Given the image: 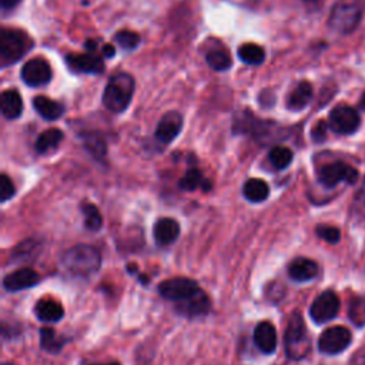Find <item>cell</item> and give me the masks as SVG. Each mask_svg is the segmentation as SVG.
Masks as SVG:
<instances>
[{"mask_svg": "<svg viewBox=\"0 0 365 365\" xmlns=\"http://www.w3.org/2000/svg\"><path fill=\"white\" fill-rule=\"evenodd\" d=\"M63 267L71 275L90 277L100 269L101 257L96 247L88 244H77L67 250L61 258Z\"/></svg>", "mask_w": 365, "mask_h": 365, "instance_id": "cell-1", "label": "cell"}, {"mask_svg": "<svg viewBox=\"0 0 365 365\" xmlns=\"http://www.w3.org/2000/svg\"><path fill=\"white\" fill-rule=\"evenodd\" d=\"M135 81L131 74L120 71L110 77L104 93H103V104L111 113H123L134 94Z\"/></svg>", "mask_w": 365, "mask_h": 365, "instance_id": "cell-2", "label": "cell"}, {"mask_svg": "<svg viewBox=\"0 0 365 365\" xmlns=\"http://www.w3.org/2000/svg\"><path fill=\"white\" fill-rule=\"evenodd\" d=\"M31 48L29 36L17 29H1L0 31V66L4 68L17 63Z\"/></svg>", "mask_w": 365, "mask_h": 365, "instance_id": "cell-3", "label": "cell"}, {"mask_svg": "<svg viewBox=\"0 0 365 365\" xmlns=\"http://www.w3.org/2000/svg\"><path fill=\"white\" fill-rule=\"evenodd\" d=\"M284 345L287 356L291 359H301L309 351V338L304 319L299 312H294L289 319L284 334Z\"/></svg>", "mask_w": 365, "mask_h": 365, "instance_id": "cell-4", "label": "cell"}, {"mask_svg": "<svg viewBox=\"0 0 365 365\" xmlns=\"http://www.w3.org/2000/svg\"><path fill=\"white\" fill-rule=\"evenodd\" d=\"M361 16L362 13L356 3L342 0L332 7L328 17V26L335 33L349 34L358 27Z\"/></svg>", "mask_w": 365, "mask_h": 365, "instance_id": "cell-5", "label": "cell"}, {"mask_svg": "<svg viewBox=\"0 0 365 365\" xmlns=\"http://www.w3.org/2000/svg\"><path fill=\"white\" fill-rule=\"evenodd\" d=\"M318 181L327 188H332L342 181L354 184L358 181V171L342 161H335L324 165L318 171Z\"/></svg>", "mask_w": 365, "mask_h": 365, "instance_id": "cell-6", "label": "cell"}, {"mask_svg": "<svg viewBox=\"0 0 365 365\" xmlns=\"http://www.w3.org/2000/svg\"><path fill=\"white\" fill-rule=\"evenodd\" d=\"M359 123H361V118H359V114L356 113V110L346 104H339V106L334 107L331 110L329 118H328L329 128L334 133L342 134V135L355 133L359 127Z\"/></svg>", "mask_w": 365, "mask_h": 365, "instance_id": "cell-7", "label": "cell"}, {"mask_svg": "<svg viewBox=\"0 0 365 365\" xmlns=\"http://www.w3.org/2000/svg\"><path fill=\"white\" fill-rule=\"evenodd\" d=\"M339 311V298L334 291H324L309 307V317L315 324H325L336 317Z\"/></svg>", "mask_w": 365, "mask_h": 365, "instance_id": "cell-8", "label": "cell"}, {"mask_svg": "<svg viewBox=\"0 0 365 365\" xmlns=\"http://www.w3.org/2000/svg\"><path fill=\"white\" fill-rule=\"evenodd\" d=\"M200 289L198 284L191 279V278H185V277H175V278H168L165 281H163L158 285V292L163 298L170 299V301H182L188 297H191L192 294H195Z\"/></svg>", "mask_w": 365, "mask_h": 365, "instance_id": "cell-9", "label": "cell"}, {"mask_svg": "<svg viewBox=\"0 0 365 365\" xmlns=\"http://www.w3.org/2000/svg\"><path fill=\"white\" fill-rule=\"evenodd\" d=\"M351 344V332L348 328L336 325L327 328L318 339V349L327 355L342 352Z\"/></svg>", "mask_w": 365, "mask_h": 365, "instance_id": "cell-10", "label": "cell"}, {"mask_svg": "<svg viewBox=\"0 0 365 365\" xmlns=\"http://www.w3.org/2000/svg\"><path fill=\"white\" fill-rule=\"evenodd\" d=\"M20 76L27 86L41 87L50 83L53 73L50 64L44 58L36 57L23 64Z\"/></svg>", "mask_w": 365, "mask_h": 365, "instance_id": "cell-11", "label": "cell"}, {"mask_svg": "<svg viewBox=\"0 0 365 365\" xmlns=\"http://www.w3.org/2000/svg\"><path fill=\"white\" fill-rule=\"evenodd\" d=\"M66 63L70 67V70L84 74H101L104 71V63L101 57L86 53V54H76L70 53L66 56Z\"/></svg>", "mask_w": 365, "mask_h": 365, "instance_id": "cell-12", "label": "cell"}, {"mask_svg": "<svg viewBox=\"0 0 365 365\" xmlns=\"http://www.w3.org/2000/svg\"><path fill=\"white\" fill-rule=\"evenodd\" d=\"M182 128V115L178 111H168L165 113L155 128V138L163 143H171Z\"/></svg>", "mask_w": 365, "mask_h": 365, "instance_id": "cell-13", "label": "cell"}, {"mask_svg": "<svg viewBox=\"0 0 365 365\" xmlns=\"http://www.w3.org/2000/svg\"><path fill=\"white\" fill-rule=\"evenodd\" d=\"M40 275L31 268H20L7 274L3 279V287L10 292H17L21 289L31 288L37 285Z\"/></svg>", "mask_w": 365, "mask_h": 365, "instance_id": "cell-14", "label": "cell"}, {"mask_svg": "<svg viewBox=\"0 0 365 365\" xmlns=\"http://www.w3.org/2000/svg\"><path fill=\"white\" fill-rule=\"evenodd\" d=\"M211 308V301L208 295L202 291L198 289L195 294L191 297L178 301L175 305V309L185 317H197V315H205Z\"/></svg>", "mask_w": 365, "mask_h": 365, "instance_id": "cell-15", "label": "cell"}, {"mask_svg": "<svg viewBox=\"0 0 365 365\" xmlns=\"http://www.w3.org/2000/svg\"><path fill=\"white\" fill-rule=\"evenodd\" d=\"M254 344L262 354H272L277 348V331L268 321L259 322L254 329Z\"/></svg>", "mask_w": 365, "mask_h": 365, "instance_id": "cell-16", "label": "cell"}, {"mask_svg": "<svg viewBox=\"0 0 365 365\" xmlns=\"http://www.w3.org/2000/svg\"><path fill=\"white\" fill-rule=\"evenodd\" d=\"M180 235V224L174 218H160L154 224V240L158 245H168Z\"/></svg>", "mask_w": 365, "mask_h": 365, "instance_id": "cell-17", "label": "cell"}, {"mask_svg": "<svg viewBox=\"0 0 365 365\" xmlns=\"http://www.w3.org/2000/svg\"><path fill=\"white\" fill-rule=\"evenodd\" d=\"M288 275L297 282H305L318 275V265L309 258H295L288 265Z\"/></svg>", "mask_w": 365, "mask_h": 365, "instance_id": "cell-18", "label": "cell"}, {"mask_svg": "<svg viewBox=\"0 0 365 365\" xmlns=\"http://www.w3.org/2000/svg\"><path fill=\"white\" fill-rule=\"evenodd\" d=\"M312 98V86L308 81H299L287 97V107L291 111L305 108Z\"/></svg>", "mask_w": 365, "mask_h": 365, "instance_id": "cell-19", "label": "cell"}, {"mask_svg": "<svg viewBox=\"0 0 365 365\" xmlns=\"http://www.w3.org/2000/svg\"><path fill=\"white\" fill-rule=\"evenodd\" d=\"M0 108H1V114L6 118L9 120L19 118L23 111V101L19 91L14 88L4 90L0 97Z\"/></svg>", "mask_w": 365, "mask_h": 365, "instance_id": "cell-20", "label": "cell"}, {"mask_svg": "<svg viewBox=\"0 0 365 365\" xmlns=\"http://www.w3.org/2000/svg\"><path fill=\"white\" fill-rule=\"evenodd\" d=\"M33 108L47 121L60 118L64 114V106L44 96H37L33 98Z\"/></svg>", "mask_w": 365, "mask_h": 365, "instance_id": "cell-21", "label": "cell"}, {"mask_svg": "<svg viewBox=\"0 0 365 365\" xmlns=\"http://www.w3.org/2000/svg\"><path fill=\"white\" fill-rule=\"evenodd\" d=\"M34 312L37 318L43 322H57L63 318L64 308L60 302L47 298V299H40L36 304Z\"/></svg>", "mask_w": 365, "mask_h": 365, "instance_id": "cell-22", "label": "cell"}, {"mask_svg": "<svg viewBox=\"0 0 365 365\" xmlns=\"http://www.w3.org/2000/svg\"><path fill=\"white\" fill-rule=\"evenodd\" d=\"M244 197L251 202H261L268 198L269 187L264 180L259 178H250L244 182L242 187Z\"/></svg>", "mask_w": 365, "mask_h": 365, "instance_id": "cell-23", "label": "cell"}, {"mask_svg": "<svg viewBox=\"0 0 365 365\" xmlns=\"http://www.w3.org/2000/svg\"><path fill=\"white\" fill-rule=\"evenodd\" d=\"M63 131L58 130V128H48L46 131H43L37 140H36V144H34V148L38 154H44V153H48L50 150L56 148L61 140H63Z\"/></svg>", "mask_w": 365, "mask_h": 365, "instance_id": "cell-24", "label": "cell"}, {"mask_svg": "<svg viewBox=\"0 0 365 365\" xmlns=\"http://www.w3.org/2000/svg\"><path fill=\"white\" fill-rule=\"evenodd\" d=\"M238 57L242 63L250 66H259L265 60V51L261 46L254 43H245L238 48Z\"/></svg>", "mask_w": 365, "mask_h": 365, "instance_id": "cell-25", "label": "cell"}, {"mask_svg": "<svg viewBox=\"0 0 365 365\" xmlns=\"http://www.w3.org/2000/svg\"><path fill=\"white\" fill-rule=\"evenodd\" d=\"M63 344H64V339L57 336V334L53 328L43 327L40 329V345L44 351L51 352V354H57V352L61 351Z\"/></svg>", "mask_w": 365, "mask_h": 365, "instance_id": "cell-26", "label": "cell"}, {"mask_svg": "<svg viewBox=\"0 0 365 365\" xmlns=\"http://www.w3.org/2000/svg\"><path fill=\"white\" fill-rule=\"evenodd\" d=\"M292 158H294L292 151L287 147H282V145H277V147L271 148L269 153H268V160H269L271 165L275 170L287 168L291 164Z\"/></svg>", "mask_w": 365, "mask_h": 365, "instance_id": "cell-27", "label": "cell"}, {"mask_svg": "<svg viewBox=\"0 0 365 365\" xmlns=\"http://www.w3.org/2000/svg\"><path fill=\"white\" fill-rule=\"evenodd\" d=\"M200 185L204 187V190H207L205 185L210 187V184H207V180L204 178L202 173H201L200 170H197V168H190V170L184 174V177L178 181V187H180L181 190H184V191H194V190H197Z\"/></svg>", "mask_w": 365, "mask_h": 365, "instance_id": "cell-28", "label": "cell"}, {"mask_svg": "<svg viewBox=\"0 0 365 365\" xmlns=\"http://www.w3.org/2000/svg\"><path fill=\"white\" fill-rule=\"evenodd\" d=\"M348 317L355 327L365 325V297H354L348 307Z\"/></svg>", "mask_w": 365, "mask_h": 365, "instance_id": "cell-29", "label": "cell"}, {"mask_svg": "<svg viewBox=\"0 0 365 365\" xmlns=\"http://www.w3.org/2000/svg\"><path fill=\"white\" fill-rule=\"evenodd\" d=\"M205 60H207L208 66L212 70H217V71L228 70L232 66V60H231L230 54L225 53L224 50H211V51H208L207 56H205Z\"/></svg>", "mask_w": 365, "mask_h": 365, "instance_id": "cell-30", "label": "cell"}, {"mask_svg": "<svg viewBox=\"0 0 365 365\" xmlns=\"http://www.w3.org/2000/svg\"><path fill=\"white\" fill-rule=\"evenodd\" d=\"M83 141H84V147L97 158H101L106 155L107 153V147H106V141L101 135L96 134V133H87L83 134Z\"/></svg>", "mask_w": 365, "mask_h": 365, "instance_id": "cell-31", "label": "cell"}, {"mask_svg": "<svg viewBox=\"0 0 365 365\" xmlns=\"http://www.w3.org/2000/svg\"><path fill=\"white\" fill-rule=\"evenodd\" d=\"M81 211L84 215L86 227L91 231H98L103 225V218H101V214L97 210V207L94 204L84 202V204H81Z\"/></svg>", "mask_w": 365, "mask_h": 365, "instance_id": "cell-32", "label": "cell"}, {"mask_svg": "<svg viewBox=\"0 0 365 365\" xmlns=\"http://www.w3.org/2000/svg\"><path fill=\"white\" fill-rule=\"evenodd\" d=\"M114 41L124 50H134L140 44V34L131 30H120L114 34Z\"/></svg>", "mask_w": 365, "mask_h": 365, "instance_id": "cell-33", "label": "cell"}, {"mask_svg": "<svg viewBox=\"0 0 365 365\" xmlns=\"http://www.w3.org/2000/svg\"><path fill=\"white\" fill-rule=\"evenodd\" d=\"M317 235L329 244H336L341 240V232L336 227L319 225L317 227Z\"/></svg>", "mask_w": 365, "mask_h": 365, "instance_id": "cell-34", "label": "cell"}, {"mask_svg": "<svg viewBox=\"0 0 365 365\" xmlns=\"http://www.w3.org/2000/svg\"><path fill=\"white\" fill-rule=\"evenodd\" d=\"M14 192H16V190H14L13 181L6 174H1L0 175V200L4 202L9 198H11L14 195Z\"/></svg>", "mask_w": 365, "mask_h": 365, "instance_id": "cell-35", "label": "cell"}, {"mask_svg": "<svg viewBox=\"0 0 365 365\" xmlns=\"http://www.w3.org/2000/svg\"><path fill=\"white\" fill-rule=\"evenodd\" d=\"M327 123L325 121H318L315 124V127L312 128V138L317 141V143H321L325 140V135H327Z\"/></svg>", "mask_w": 365, "mask_h": 365, "instance_id": "cell-36", "label": "cell"}, {"mask_svg": "<svg viewBox=\"0 0 365 365\" xmlns=\"http://www.w3.org/2000/svg\"><path fill=\"white\" fill-rule=\"evenodd\" d=\"M21 0H0V6H1V10L6 11V10H10V9H14Z\"/></svg>", "mask_w": 365, "mask_h": 365, "instance_id": "cell-37", "label": "cell"}, {"mask_svg": "<svg viewBox=\"0 0 365 365\" xmlns=\"http://www.w3.org/2000/svg\"><path fill=\"white\" fill-rule=\"evenodd\" d=\"M114 54H115L114 46H111V44H104V47H103V56L107 57V58H110V57H113Z\"/></svg>", "mask_w": 365, "mask_h": 365, "instance_id": "cell-38", "label": "cell"}, {"mask_svg": "<svg viewBox=\"0 0 365 365\" xmlns=\"http://www.w3.org/2000/svg\"><path fill=\"white\" fill-rule=\"evenodd\" d=\"M351 365H365V354H359V355H355Z\"/></svg>", "mask_w": 365, "mask_h": 365, "instance_id": "cell-39", "label": "cell"}, {"mask_svg": "<svg viewBox=\"0 0 365 365\" xmlns=\"http://www.w3.org/2000/svg\"><path fill=\"white\" fill-rule=\"evenodd\" d=\"M84 47H86L87 50H90V51H94V50L97 48V41H96V40H87V41L84 43Z\"/></svg>", "mask_w": 365, "mask_h": 365, "instance_id": "cell-40", "label": "cell"}, {"mask_svg": "<svg viewBox=\"0 0 365 365\" xmlns=\"http://www.w3.org/2000/svg\"><path fill=\"white\" fill-rule=\"evenodd\" d=\"M94 365H120L118 362H110V364H94Z\"/></svg>", "mask_w": 365, "mask_h": 365, "instance_id": "cell-41", "label": "cell"}, {"mask_svg": "<svg viewBox=\"0 0 365 365\" xmlns=\"http://www.w3.org/2000/svg\"><path fill=\"white\" fill-rule=\"evenodd\" d=\"M362 104H364V107H365V93H364V96H362Z\"/></svg>", "mask_w": 365, "mask_h": 365, "instance_id": "cell-42", "label": "cell"}, {"mask_svg": "<svg viewBox=\"0 0 365 365\" xmlns=\"http://www.w3.org/2000/svg\"><path fill=\"white\" fill-rule=\"evenodd\" d=\"M305 1H315V0H305Z\"/></svg>", "mask_w": 365, "mask_h": 365, "instance_id": "cell-43", "label": "cell"}]
</instances>
